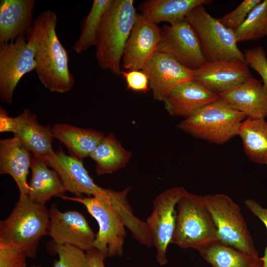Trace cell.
I'll return each instance as SVG.
<instances>
[{
	"label": "cell",
	"instance_id": "cell-2",
	"mask_svg": "<svg viewBox=\"0 0 267 267\" xmlns=\"http://www.w3.org/2000/svg\"><path fill=\"white\" fill-rule=\"evenodd\" d=\"M136 14L134 0H113L103 17L95 45L101 68L121 74V61Z\"/></svg>",
	"mask_w": 267,
	"mask_h": 267
},
{
	"label": "cell",
	"instance_id": "cell-33",
	"mask_svg": "<svg viewBox=\"0 0 267 267\" xmlns=\"http://www.w3.org/2000/svg\"><path fill=\"white\" fill-rule=\"evenodd\" d=\"M244 55L248 66L260 75L267 89V56L265 49L262 46H256L246 50Z\"/></svg>",
	"mask_w": 267,
	"mask_h": 267
},
{
	"label": "cell",
	"instance_id": "cell-32",
	"mask_svg": "<svg viewBox=\"0 0 267 267\" xmlns=\"http://www.w3.org/2000/svg\"><path fill=\"white\" fill-rule=\"evenodd\" d=\"M27 258L19 248L0 240V267H26Z\"/></svg>",
	"mask_w": 267,
	"mask_h": 267
},
{
	"label": "cell",
	"instance_id": "cell-4",
	"mask_svg": "<svg viewBox=\"0 0 267 267\" xmlns=\"http://www.w3.org/2000/svg\"><path fill=\"white\" fill-rule=\"evenodd\" d=\"M246 118L219 97L185 118L178 128L195 138L221 145L238 135Z\"/></svg>",
	"mask_w": 267,
	"mask_h": 267
},
{
	"label": "cell",
	"instance_id": "cell-26",
	"mask_svg": "<svg viewBox=\"0 0 267 267\" xmlns=\"http://www.w3.org/2000/svg\"><path fill=\"white\" fill-rule=\"evenodd\" d=\"M243 150L253 162L267 165V122L265 119L247 117L242 123L238 134Z\"/></svg>",
	"mask_w": 267,
	"mask_h": 267
},
{
	"label": "cell",
	"instance_id": "cell-30",
	"mask_svg": "<svg viewBox=\"0 0 267 267\" xmlns=\"http://www.w3.org/2000/svg\"><path fill=\"white\" fill-rule=\"evenodd\" d=\"M53 253L58 255L53 267H87L86 251L70 245H53Z\"/></svg>",
	"mask_w": 267,
	"mask_h": 267
},
{
	"label": "cell",
	"instance_id": "cell-1",
	"mask_svg": "<svg viewBox=\"0 0 267 267\" xmlns=\"http://www.w3.org/2000/svg\"><path fill=\"white\" fill-rule=\"evenodd\" d=\"M57 20L51 10L41 12L26 38L34 49L41 83L51 92L63 93L72 89L75 80L69 68L68 53L56 33Z\"/></svg>",
	"mask_w": 267,
	"mask_h": 267
},
{
	"label": "cell",
	"instance_id": "cell-19",
	"mask_svg": "<svg viewBox=\"0 0 267 267\" xmlns=\"http://www.w3.org/2000/svg\"><path fill=\"white\" fill-rule=\"evenodd\" d=\"M16 129L14 136L33 156L45 159L54 150L52 141L54 136L50 125L44 126L37 120V116L25 109L15 117Z\"/></svg>",
	"mask_w": 267,
	"mask_h": 267
},
{
	"label": "cell",
	"instance_id": "cell-11",
	"mask_svg": "<svg viewBox=\"0 0 267 267\" xmlns=\"http://www.w3.org/2000/svg\"><path fill=\"white\" fill-rule=\"evenodd\" d=\"M158 51L169 55L193 71L200 68L208 62L197 34L185 19L164 25L161 29Z\"/></svg>",
	"mask_w": 267,
	"mask_h": 267
},
{
	"label": "cell",
	"instance_id": "cell-21",
	"mask_svg": "<svg viewBox=\"0 0 267 267\" xmlns=\"http://www.w3.org/2000/svg\"><path fill=\"white\" fill-rule=\"evenodd\" d=\"M32 159V153L15 136L0 140V174L13 178L20 195H28L27 177Z\"/></svg>",
	"mask_w": 267,
	"mask_h": 267
},
{
	"label": "cell",
	"instance_id": "cell-37",
	"mask_svg": "<svg viewBox=\"0 0 267 267\" xmlns=\"http://www.w3.org/2000/svg\"><path fill=\"white\" fill-rule=\"evenodd\" d=\"M86 253L88 259L87 267H105L104 261L106 258L99 250L93 247Z\"/></svg>",
	"mask_w": 267,
	"mask_h": 267
},
{
	"label": "cell",
	"instance_id": "cell-13",
	"mask_svg": "<svg viewBox=\"0 0 267 267\" xmlns=\"http://www.w3.org/2000/svg\"><path fill=\"white\" fill-rule=\"evenodd\" d=\"M161 39V29L137 13L124 48L123 67L128 70H142L158 51Z\"/></svg>",
	"mask_w": 267,
	"mask_h": 267
},
{
	"label": "cell",
	"instance_id": "cell-34",
	"mask_svg": "<svg viewBox=\"0 0 267 267\" xmlns=\"http://www.w3.org/2000/svg\"><path fill=\"white\" fill-rule=\"evenodd\" d=\"M121 74L125 79L127 88L129 89L143 92L148 91V79L142 70L122 71Z\"/></svg>",
	"mask_w": 267,
	"mask_h": 267
},
{
	"label": "cell",
	"instance_id": "cell-28",
	"mask_svg": "<svg viewBox=\"0 0 267 267\" xmlns=\"http://www.w3.org/2000/svg\"><path fill=\"white\" fill-rule=\"evenodd\" d=\"M113 0H94L90 10L86 17L80 35L73 46V50L81 53L95 46L97 35L103 17Z\"/></svg>",
	"mask_w": 267,
	"mask_h": 267
},
{
	"label": "cell",
	"instance_id": "cell-10",
	"mask_svg": "<svg viewBox=\"0 0 267 267\" xmlns=\"http://www.w3.org/2000/svg\"><path fill=\"white\" fill-rule=\"evenodd\" d=\"M187 191L182 186L173 187L162 192L153 202V209L146 222L156 250L157 262L160 266L167 262V250L171 243L176 221L177 204Z\"/></svg>",
	"mask_w": 267,
	"mask_h": 267
},
{
	"label": "cell",
	"instance_id": "cell-22",
	"mask_svg": "<svg viewBox=\"0 0 267 267\" xmlns=\"http://www.w3.org/2000/svg\"><path fill=\"white\" fill-rule=\"evenodd\" d=\"M31 169L28 196L34 202L45 205L52 197H60L66 191L57 173L43 158L33 155Z\"/></svg>",
	"mask_w": 267,
	"mask_h": 267
},
{
	"label": "cell",
	"instance_id": "cell-25",
	"mask_svg": "<svg viewBox=\"0 0 267 267\" xmlns=\"http://www.w3.org/2000/svg\"><path fill=\"white\" fill-rule=\"evenodd\" d=\"M198 251L212 267H263L259 256H253L219 240L211 242Z\"/></svg>",
	"mask_w": 267,
	"mask_h": 267
},
{
	"label": "cell",
	"instance_id": "cell-6",
	"mask_svg": "<svg viewBox=\"0 0 267 267\" xmlns=\"http://www.w3.org/2000/svg\"><path fill=\"white\" fill-rule=\"evenodd\" d=\"M218 230L219 240L254 256H259L239 206L223 193L200 195Z\"/></svg>",
	"mask_w": 267,
	"mask_h": 267
},
{
	"label": "cell",
	"instance_id": "cell-18",
	"mask_svg": "<svg viewBox=\"0 0 267 267\" xmlns=\"http://www.w3.org/2000/svg\"><path fill=\"white\" fill-rule=\"evenodd\" d=\"M219 96L247 117H267V89L263 83L253 77Z\"/></svg>",
	"mask_w": 267,
	"mask_h": 267
},
{
	"label": "cell",
	"instance_id": "cell-16",
	"mask_svg": "<svg viewBox=\"0 0 267 267\" xmlns=\"http://www.w3.org/2000/svg\"><path fill=\"white\" fill-rule=\"evenodd\" d=\"M251 77L246 62L239 60H220L207 62L194 71L193 80L219 95Z\"/></svg>",
	"mask_w": 267,
	"mask_h": 267
},
{
	"label": "cell",
	"instance_id": "cell-20",
	"mask_svg": "<svg viewBox=\"0 0 267 267\" xmlns=\"http://www.w3.org/2000/svg\"><path fill=\"white\" fill-rule=\"evenodd\" d=\"M35 0L0 1V44L26 35L31 28Z\"/></svg>",
	"mask_w": 267,
	"mask_h": 267
},
{
	"label": "cell",
	"instance_id": "cell-27",
	"mask_svg": "<svg viewBox=\"0 0 267 267\" xmlns=\"http://www.w3.org/2000/svg\"><path fill=\"white\" fill-rule=\"evenodd\" d=\"M89 157L95 162L96 171L101 175L111 174L124 167L131 153L125 150L112 134L105 136Z\"/></svg>",
	"mask_w": 267,
	"mask_h": 267
},
{
	"label": "cell",
	"instance_id": "cell-9",
	"mask_svg": "<svg viewBox=\"0 0 267 267\" xmlns=\"http://www.w3.org/2000/svg\"><path fill=\"white\" fill-rule=\"evenodd\" d=\"M34 51L26 35L0 44V99L11 104L16 87L26 74L35 70Z\"/></svg>",
	"mask_w": 267,
	"mask_h": 267
},
{
	"label": "cell",
	"instance_id": "cell-29",
	"mask_svg": "<svg viewBox=\"0 0 267 267\" xmlns=\"http://www.w3.org/2000/svg\"><path fill=\"white\" fill-rule=\"evenodd\" d=\"M237 43L267 36V0H262L248 15L243 24L233 30Z\"/></svg>",
	"mask_w": 267,
	"mask_h": 267
},
{
	"label": "cell",
	"instance_id": "cell-38",
	"mask_svg": "<svg viewBox=\"0 0 267 267\" xmlns=\"http://www.w3.org/2000/svg\"><path fill=\"white\" fill-rule=\"evenodd\" d=\"M30 267H42L40 265H33L31 266Z\"/></svg>",
	"mask_w": 267,
	"mask_h": 267
},
{
	"label": "cell",
	"instance_id": "cell-3",
	"mask_svg": "<svg viewBox=\"0 0 267 267\" xmlns=\"http://www.w3.org/2000/svg\"><path fill=\"white\" fill-rule=\"evenodd\" d=\"M48 223L45 205L20 195L9 216L0 222V240L19 248L28 258H35L40 241L47 235Z\"/></svg>",
	"mask_w": 267,
	"mask_h": 267
},
{
	"label": "cell",
	"instance_id": "cell-5",
	"mask_svg": "<svg viewBox=\"0 0 267 267\" xmlns=\"http://www.w3.org/2000/svg\"><path fill=\"white\" fill-rule=\"evenodd\" d=\"M176 225L171 241L182 249L199 250L219 240L218 230L200 195L187 192L178 201Z\"/></svg>",
	"mask_w": 267,
	"mask_h": 267
},
{
	"label": "cell",
	"instance_id": "cell-12",
	"mask_svg": "<svg viewBox=\"0 0 267 267\" xmlns=\"http://www.w3.org/2000/svg\"><path fill=\"white\" fill-rule=\"evenodd\" d=\"M47 235L54 245H70L85 251L93 248L96 236L82 213L76 210L61 212L54 205L49 210Z\"/></svg>",
	"mask_w": 267,
	"mask_h": 267
},
{
	"label": "cell",
	"instance_id": "cell-14",
	"mask_svg": "<svg viewBox=\"0 0 267 267\" xmlns=\"http://www.w3.org/2000/svg\"><path fill=\"white\" fill-rule=\"evenodd\" d=\"M44 160L57 173L66 191L78 197L85 194L106 198L110 195L111 189L96 184L84 167L82 161L66 154L61 150L54 151Z\"/></svg>",
	"mask_w": 267,
	"mask_h": 267
},
{
	"label": "cell",
	"instance_id": "cell-15",
	"mask_svg": "<svg viewBox=\"0 0 267 267\" xmlns=\"http://www.w3.org/2000/svg\"><path fill=\"white\" fill-rule=\"evenodd\" d=\"M142 71L146 75L155 99L163 101L177 86L193 80L194 71L169 55L157 52Z\"/></svg>",
	"mask_w": 267,
	"mask_h": 267
},
{
	"label": "cell",
	"instance_id": "cell-24",
	"mask_svg": "<svg viewBox=\"0 0 267 267\" xmlns=\"http://www.w3.org/2000/svg\"><path fill=\"white\" fill-rule=\"evenodd\" d=\"M209 0H147L139 5L142 14L151 22L173 24L185 19L189 12L200 4H208Z\"/></svg>",
	"mask_w": 267,
	"mask_h": 267
},
{
	"label": "cell",
	"instance_id": "cell-7",
	"mask_svg": "<svg viewBox=\"0 0 267 267\" xmlns=\"http://www.w3.org/2000/svg\"><path fill=\"white\" fill-rule=\"evenodd\" d=\"M185 19L199 39L208 62L239 60L246 62L244 53L237 46L234 31L225 27L206 10L204 4L192 9Z\"/></svg>",
	"mask_w": 267,
	"mask_h": 267
},
{
	"label": "cell",
	"instance_id": "cell-31",
	"mask_svg": "<svg viewBox=\"0 0 267 267\" xmlns=\"http://www.w3.org/2000/svg\"><path fill=\"white\" fill-rule=\"evenodd\" d=\"M262 1L244 0L232 11L218 19L225 27L234 30L243 24L251 11Z\"/></svg>",
	"mask_w": 267,
	"mask_h": 267
},
{
	"label": "cell",
	"instance_id": "cell-8",
	"mask_svg": "<svg viewBox=\"0 0 267 267\" xmlns=\"http://www.w3.org/2000/svg\"><path fill=\"white\" fill-rule=\"evenodd\" d=\"M60 197L83 204L96 221L99 230L96 234L93 248L99 250L105 258L122 256L127 227L122 217L109 201L94 196L62 195Z\"/></svg>",
	"mask_w": 267,
	"mask_h": 267
},
{
	"label": "cell",
	"instance_id": "cell-36",
	"mask_svg": "<svg viewBox=\"0 0 267 267\" xmlns=\"http://www.w3.org/2000/svg\"><path fill=\"white\" fill-rule=\"evenodd\" d=\"M16 129L15 117L8 115L7 112L3 108H0V132H10L14 134Z\"/></svg>",
	"mask_w": 267,
	"mask_h": 267
},
{
	"label": "cell",
	"instance_id": "cell-17",
	"mask_svg": "<svg viewBox=\"0 0 267 267\" xmlns=\"http://www.w3.org/2000/svg\"><path fill=\"white\" fill-rule=\"evenodd\" d=\"M219 97L193 80L177 86L163 102L170 115L186 118Z\"/></svg>",
	"mask_w": 267,
	"mask_h": 267
},
{
	"label": "cell",
	"instance_id": "cell-23",
	"mask_svg": "<svg viewBox=\"0 0 267 267\" xmlns=\"http://www.w3.org/2000/svg\"><path fill=\"white\" fill-rule=\"evenodd\" d=\"M51 129L54 137L66 147L71 156L80 161L89 157L105 136L95 130L65 123H56Z\"/></svg>",
	"mask_w": 267,
	"mask_h": 267
},
{
	"label": "cell",
	"instance_id": "cell-35",
	"mask_svg": "<svg viewBox=\"0 0 267 267\" xmlns=\"http://www.w3.org/2000/svg\"><path fill=\"white\" fill-rule=\"evenodd\" d=\"M244 204L264 223L267 230V208H264L257 201L251 199L245 200ZM261 259L263 262V267H267V246L264 252V255Z\"/></svg>",
	"mask_w": 267,
	"mask_h": 267
}]
</instances>
